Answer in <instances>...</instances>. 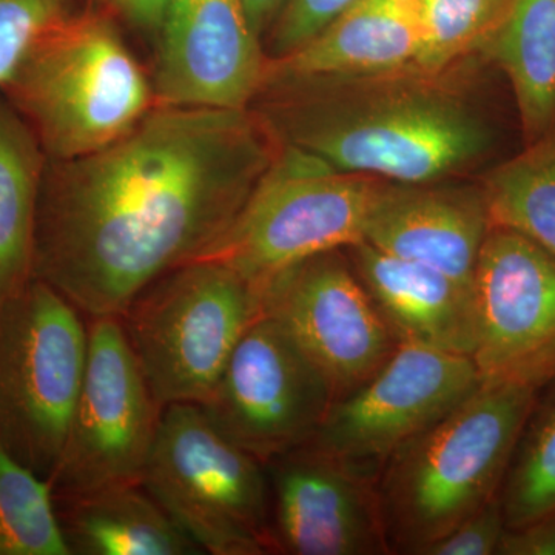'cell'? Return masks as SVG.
<instances>
[{
    "label": "cell",
    "instance_id": "obj_1",
    "mask_svg": "<svg viewBox=\"0 0 555 555\" xmlns=\"http://www.w3.org/2000/svg\"><path fill=\"white\" fill-rule=\"evenodd\" d=\"M278 149L251 108L156 104L107 147L47 159L33 276L87 318L119 317L230 228Z\"/></svg>",
    "mask_w": 555,
    "mask_h": 555
},
{
    "label": "cell",
    "instance_id": "obj_2",
    "mask_svg": "<svg viewBox=\"0 0 555 555\" xmlns=\"http://www.w3.org/2000/svg\"><path fill=\"white\" fill-rule=\"evenodd\" d=\"M441 76L406 68L276 83L262 89L251 109L280 144L335 169L426 184L477 163L494 139L483 116Z\"/></svg>",
    "mask_w": 555,
    "mask_h": 555
},
{
    "label": "cell",
    "instance_id": "obj_3",
    "mask_svg": "<svg viewBox=\"0 0 555 555\" xmlns=\"http://www.w3.org/2000/svg\"><path fill=\"white\" fill-rule=\"evenodd\" d=\"M537 396L481 383L383 463L378 494L390 553L418 555L500 495Z\"/></svg>",
    "mask_w": 555,
    "mask_h": 555
},
{
    "label": "cell",
    "instance_id": "obj_4",
    "mask_svg": "<svg viewBox=\"0 0 555 555\" xmlns=\"http://www.w3.org/2000/svg\"><path fill=\"white\" fill-rule=\"evenodd\" d=\"M0 91L51 160L107 147L156 105L115 22L93 11H72L40 33Z\"/></svg>",
    "mask_w": 555,
    "mask_h": 555
},
{
    "label": "cell",
    "instance_id": "obj_5",
    "mask_svg": "<svg viewBox=\"0 0 555 555\" xmlns=\"http://www.w3.org/2000/svg\"><path fill=\"white\" fill-rule=\"evenodd\" d=\"M261 313L255 284L221 262L195 259L153 281L119 317L156 400L166 408L206 403Z\"/></svg>",
    "mask_w": 555,
    "mask_h": 555
},
{
    "label": "cell",
    "instance_id": "obj_6",
    "mask_svg": "<svg viewBox=\"0 0 555 555\" xmlns=\"http://www.w3.org/2000/svg\"><path fill=\"white\" fill-rule=\"evenodd\" d=\"M141 485L204 554H276L266 465L199 404L164 408Z\"/></svg>",
    "mask_w": 555,
    "mask_h": 555
},
{
    "label": "cell",
    "instance_id": "obj_7",
    "mask_svg": "<svg viewBox=\"0 0 555 555\" xmlns=\"http://www.w3.org/2000/svg\"><path fill=\"white\" fill-rule=\"evenodd\" d=\"M383 182L280 144L238 217L198 259L221 262L259 287L302 259L364 241Z\"/></svg>",
    "mask_w": 555,
    "mask_h": 555
},
{
    "label": "cell",
    "instance_id": "obj_8",
    "mask_svg": "<svg viewBox=\"0 0 555 555\" xmlns=\"http://www.w3.org/2000/svg\"><path fill=\"white\" fill-rule=\"evenodd\" d=\"M89 358V318L33 280L0 306V444L49 480Z\"/></svg>",
    "mask_w": 555,
    "mask_h": 555
},
{
    "label": "cell",
    "instance_id": "obj_9",
    "mask_svg": "<svg viewBox=\"0 0 555 555\" xmlns=\"http://www.w3.org/2000/svg\"><path fill=\"white\" fill-rule=\"evenodd\" d=\"M163 411L120 317L89 318L86 375L49 478L53 495L141 483Z\"/></svg>",
    "mask_w": 555,
    "mask_h": 555
},
{
    "label": "cell",
    "instance_id": "obj_10",
    "mask_svg": "<svg viewBox=\"0 0 555 555\" xmlns=\"http://www.w3.org/2000/svg\"><path fill=\"white\" fill-rule=\"evenodd\" d=\"M332 403L327 379L291 335L261 313L199 406L230 440L268 465L309 443Z\"/></svg>",
    "mask_w": 555,
    "mask_h": 555
},
{
    "label": "cell",
    "instance_id": "obj_11",
    "mask_svg": "<svg viewBox=\"0 0 555 555\" xmlns=\"http://www.w3.org/2000/svg\"><path fill=\"white\" fill-rule=\"evenodd\" d=\"M345 250L302 259L258 287L262 313L315 364L334 400L366 383L398 346Z\"/></svg>",
    "mask_w": 555,
    "mask_h": 555
},
{
    "label": "cell",
    "instance_id": "obj_12",
    "mask_svg": "<svg viewBox=\"0 0 555 555\" xmlns=\"http://www.w3.org/2000/svg\"><path fill=\"white\" fill-rule=\"evenodd\" d=\"M481 385L473 357L398 343L363 385L337 398L310 443L379 473L397 449Z\"/></svg>",
    "mask_w": 555,
    "mask_h": 555
},
{
    "label": "cell",
    "instance_id": "obj_13",
    "mask_svg": "<svg viewBox=\"0 0 555 555\" xmlns=\"http://www.w3.org/2000/svg\"><path fill=\"white\" fill-rule=\"evenodd\" d=\"M481 383L540 390L555 379V258L520 233L492 228L476 275Z\"/></svg>",
    "mask_w": 555,
    "mask_h": 555
},
{
    "label": "cell",
    "instance_id": "obj_14",
    "mask_svg": "<svg viewBox=\"0 0 555 555\" xmlns=\"http://www.w3.org/2000/svg\"><path fill=\"white\" fill-rule=\"evenodd\" d=\"M270 529L276 554L390 553L378 494V473L315 444L266 465Z\"/></svg>",
    "mask_w": 555,
    "mask_h": 555
},
{
    "label": "cell",
    "instance_id": "obj_15",
    "mask_svg": "<svg viewBox=\"0 0 555 555\" xmlns=\"http://www.w3.org/2000/svg\"><path fill=\"white\" fill-rule=\"evenodd\" d=\"M152 86L158 105L248 109L269 56L244 0H169Z\"/></svg>",
    "mask_w": 555,
    "mask_h": 555
},
{
    "label": "cell",
    "instance_id": "obj_16",
    "mask_svg": "<svg viewBox=\"0 0 555 555\" xmlns=\"http://www.w3.org/2000/svg\"><path fill=\"white\" fill-rule=\"evenodd\" d=\"M491 229L481 185L385 181L372 204L364 241L474 288L478 258Z\"/></svg>",
    "mask_w": 555,
    "mask_h": 555
},
{
    "label": "cell",
    "instance_id": "obj_17",
    "mask_svg": "<svg viewBox=\"0 0 555 555\" xmlns=\"http://www.w3.org/2000/svg\"><path fill=\"white\" fill-rule=\"evenodd\" d=\"M346 251L398 343L473 357L477 338L473 287L366 241Z\"/></svg>",
    "mask_w": 555,
    "mask_h": 555
},
{
    "label": "cell",
    "instance_id": "obj_18",
    "mask_svg": "<svg viewBox=\"0 0 555 555\" xmlns=\"http://www.w3.org/2000/svg\"><path fill=\"white\" fill-rule=\"evenodd\" d=\"M422 42V0H360L298 50L269 60L262 89L414 68Z\"/></svg>",
    "mask_w": 555,
    "mask_h": 555
},
{
    "label": "cell",
    "instance_id": "obj_19",
    "mask_svg": "<svg viewBox=\"0 0 555 555\" xmlns=\"http://www.w3.org/2000/svg\"><path fill=\"white\" fill-rule=\"evenodd\" d=\"M53 499L69 555L204 554L141 483Z\"/></svg>",
    "mask_w": 555,
    "mask_h": 555
},
{
    "label": "cell",
    "instance_id": "obj_20",
    "mask_svg": "<svg viewBox=\"0 0 555 555\" xmlns=\"http://www.w3.org/2000/svg\"><path fill=\"white\" fill-rule=\"evenodd\" d=\"M481 51L505 73L526 142L555 127V0H511Z\"/></svg>",
    "mask_w": 555,
    "mask_h": 555
},
{
    "label": "cell",
    "instance_id": "obj_21",
    "mask_svg": "<svg viewBox=\"0 0 555 555\" xmlns=\"http://www.w3.org/2000/svg\"><path fill=\"white\" fill-rule=\"evenodd\" d=\"M46 166L35 131L0 91V306L35 280L36 211Z\"/></svg>",
    "mask_w": 555,
    "mask_h": 555
},
{
    "label": "cell",
    "instance_id": "obj_22",
    "mask_svg": "<svg viewBox=\"0 0 555 555\" xmlns=\"http://www.w3.org/2000/svg\"><path fill=\"white\" fill-rule=\"evenodd\" d=\"M481 190L492 228H503L555 258V127L495 167Z\"/></svg>",
    "mask_w": 555,
    "mask_h": 555
},
{
    "label": "cell",
    "instance_id": "obj_23",
    "mask_svg": "<svg viewBox=\"0 0 555 555\" xmlns=\"http://www.w3.org/2000/svg\"><path fill=\"white\" fill-rule=\"evenodd\" d=\"M507 528L555 513V379L540 390L500 489Z\"/></svg>",
    "mask_w": 555,
    "mask_h": 555
},
{
    "label": "cell",
    "instance_id": "obj_24",
    "mask_svg": "<svg viewBox=\"0 0 555 555\" xmlns=\"http://www.w3.org/2000/svg\"><path fill=\"white\" fill-rule=\"evenodd\" d=\"M0 555H69L49 480L0 444Z\"/></svg>",
    "mask_w": 555,
    "mask_h": 555
},
{
    "label": "cell",
    "instance_id": "obj_25",
    "mask_svg": "<svg viewBox=\"0 0 555 555\" xmlns=\"http://www.w3.org/2000/svg\"><path fill=\"white\" fill-rule=\"evenodd\" d=\"M511 0H422L423 42L415 67L443 75L469 51L480 50Z\"/></svg>",
    "mask_w": 555,
    "mask_h": 555
},
{
    "label": "cell",
    "instance_id": "obj_26",
    "mask_svg": "<svg viewBox=\"0 0 555 555\" xmlns=\"http://www.w3.org/2000/svg\"><path fill=\"white\" fill-rule=\"evenodd\" d=\"M72 11V0H0V86L33 40Z\"/></svg>",
    "mask_w": 555,
    "mask_h": 555
},
{
    "label": "cell",
    "instance_id": "obj_27",
    "mask_svg": "<svg viewBox=\"0 0 555 555\" xmlns=\"http://www.w3.org/2000/svg\"><path fill=\"white\" fill-rule=\"evenodd\" d=\"M357 2L360 0H287L268 31L269 60L298 50Z\"/></svg>",
    "mask_w": 555,
    "mask_h": 555
},
{
    "label": "cell",
    "instance_id": "obj_28",
    "mask_svg": "<svg viewBox=\"0 0 555 555\" xmlns=\"http://www.w3.org/2000/svg\"><path fill=\"white\" fill-rule=\"evenodd\" d=\"M507 525L500 495L466 517L418 555H496Z\"/></svg>",
    "mask_w": 555,
    "mask_h": 555
},
{
    "label": "cell",
    "instance_id": "obj_29",
    "mask_svg": "<svg viewBox=\"0 0 555 555\" xmlns=\"http://www.w3.org/2000/svg\"><path fill=\"white\" fill-rule=\"evenodd\" d=\"M496 555H555V513L518 528H506Z\"/></svg>",
    "mask_w": 555,
    "mask_h": 555
},
{
    "label": "cell",
    "instance_id": "obj_30",
    "mask_svg": "<svg viewBox=\"0 0 555 555\" xmlns=\"http://www.w3.org/2000/svg\"><path fill=\"white\" fill-rule=\"evenodd\" d=\"M133 27L158 35L169 0H102Z\"/></svg>",
    "mask_w": 555,
    "mask_h": 555
},
{
    "label": "cell",
    "instance_id": "obj_31",
    "mask_svg": "<svg viewBox=\"0 0 555 555\" xmlns=\"http://www.w3.org/2000/svg\"><path fill=\"white\" fill-rule=\"evenodd\" d=\"M286 2L287 0H244L251 24L261 38L270 30Z\"/></svg>",
    "mask_w": 555,
    "mask_h": 555
}]
</instances>
